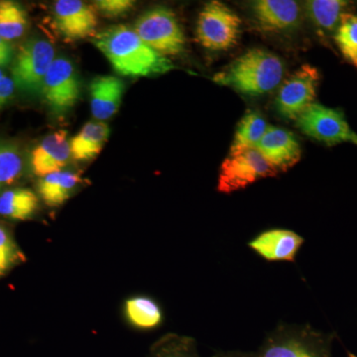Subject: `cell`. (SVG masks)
Returning <instances> with one entry per match:
<instances>
[{
  "label": "cell",
  "mask_w": 357,
  "mask_h": 357,
  "mask_svg": "<svg viewBox=\"0 0 357 357\" xmlns=\"http://www.w3.org/2000/svg\"><path fill=\"white\" fill-rule=\"evenodd\" d=\"M285 66L278 56L261 48L246 51L229 67L213 77V82L249 96L266 95L280 86Z\"/></svg>",
  "instance_id": "cell-2"
},
{
  "label": "cell",
  "mask_w": 357,
  "mask_h": 357,
  "mask_svg": "<svg viewBox=\"0 0 357 357\" xmlns=\"http://www.w3.org/2000/svg\"><path fill=\"white\" fill-rule=\"evenodd\" d=\"M54 61L55 49L50 42L42 38L28 40L14 61V84L25 93H41L45 76Z\"/></svg>",
  "instance_id": "cell-8"
},
{
  "label": "cell",
  "mask_w": 357,
  "mask_h": 357,
  "mask_svg": "<svg viewBox=\"0 0 357 357\" xmlns=\"http://www.w3.org/2000/svg\"><path fill=\"white\" fill-rule=\"evenodd\" d=\"M349 2L342 0H311L305 2L307 15L314 25L324 31H333L340 24Z\"/></svg>",
  "instance_id": "cell-21"
},
{
  "label": "cell",
  "mask_w": 357,
  "mask_h": 357,
  "mask_svg": "<svg viewBox=\"0 0 357 357\" xmlns=\"http://www.w3.org/2000/svg\"><path fill=\"white\" fill-rule=\"evenodd\" d=\"M152 357H201L191 338L169 337L154 347Z\"/></svg>",
  "instance_id": "cell-27"
},
{
  "label": "cell",
  "mask_w": 357,
  "mask_h": 357,
  "mask_svg": "<svg viewBox=\"0 0 357 357\" xmlns=\"http://www.w3.org/2000/svg\"><path fill=\"white\" fill-rule=\"evenodd\" d=\"M24 260L10 230L0 223V278Z\"/></svg>",
  "instance_id": "cell-26"
},
{
  "label": "cell",
  "mask_w": 357,
  "mask_h": 357,
  "mask_svg": "<svg viewBox=\"0 0 357 357\" xmlns=\"http://www.w3.org/2000/svg\"><path fill=\"white\" fill-rule=\"evenodd\" d=\"M124 91L126 84L117 77L98 76L91 82V110L96 121H107L119 112Z\"/></svg>",
  "instance_id": "cell-16"
},
{
  "label": "cell",
  "mask_w": 357,
  "mask_h": 357,
  "mask_svg": "<svg viewBox=\"0 0 357 357\" xmlns=\"http://www.w3.org/2000/svg\"><path fill=\"white\" fill-rule=\"evenodd\" d=\"M93 43L121 76H159L175 69L168 57L148 46L126 25L110 26L96 33Z\"/></svg>",
  "instance_id": "cell-1"
},
{
  "label": "cell",
  "mask_w": 357,
  "mask_h": 357,
  "mask_svg": "<svg viewBox=\"0 0 357 357\" xmlns=\"http://www.w3.org/2000/svg\"><path fill=\"white\" fill-rule=\"evenodd\" d=\"M4 77L3 72H2V70L0 69V79H2V77Z\"/></svg>",
  "instance_id": "cell-32"
},
{
  "label": "cell",
  "mask_w": 357,
  "mask_h": 357,
  "mask_svg": "<svg viewBox=\"0 0 357 357\" xmlns=\"http://www.w3.org/2000/svg\"><path fill=\"white\" fill-rule=\"evenodd\" d=\"M252 13L261 29L269 32L293 31L302 20L300 4L293 0H258Z\"/></svg>",
  "instance_id": "cell-14"
},
{
  "label": "cell",
  "mask_w": 357,
  "mask_h": 357,
  "mask_svg": "<svg viewBox=\"0 0 357 357\" xmlns=\"http://www.w3.org/2000/svg\"><path fill=\"white\" fill-rule=\"evenodd\" d=\"M241 20L222 2H208L199 14L196 36L199 43L211 51H227L241 38Z\"/></svg>",
  "instance_id": "cell-5"
},
{
  "label": "cell",
  "mask_w": 357,
  "mask_h": 357,
  "mask_svg": "<svg viewBox=\"0 0 357 357\" xmlns=\"http://www.w3.org/2000/svg\"><path fill=\"white\" fill-rule=\"evenodd\" d=\"M41 93L55 114H64L77 105L81 96V82L69 59H55L45 76Z\"/></svg>",
  "instance_id": "cell-10"
},
{
  "label": "cell",
  "mask_w": 357,
  "mask_h": 357,
  "mask_svg": "<svg viewBox=\"0 0 357 357\" xmlns=\"http://www.w3.org/2000/svg\"><path fill=\"white\" fill-rule=\"evenodd\" d=\"M255 148L278 173L287 172L302 157V148L294 134L276 126H268Z\"/></svg>",
  "instance_id": "cell-13"
},
{
  "label": "cell",
  "mask_w": 357,
  "mask_h": 357,
  "mask_svg": "<svg viewBox=\"0 0 357 357\" xmlns=\"http://www.w3.org/2000/svg\"><path fill=\"white\" fill-rule=\"evenodd\" d=\"M109 128L102 121H89L70 141V154L76 161L89 162L98 156L109 139Z\"/></svg>",
  "instance_id": "cell-17"
},
{
  "label": "cell",
  "mask_w": 357,
  "mask_h": 357,
  "mask_svg": "<svg viewBox=\"0 0 357 357\" xmlns=\"http://www.w3.org/2000/svg\"><path fill=\"white\" fill-rule=\"evenodd\" d=\"M304 238L293 230L272 229L260 232L248 246L268 262H295Z\"/></svg>",
  "instance_id": "cell-12"
},
{
  "label": "cell",
  "mask_w": 357,
  "mask_h": 357,
  "mask_svg": "<svg viewBox=\"0 0 357 357\" xmlns=\"http://www.w3.org/2000/svg\"><path fill=\"white\" fill-rule=\"evenodd\" d=\"M79 182V174L59 171L48 174L39 181L38 192L45 204L49 206H58L70 198Z\"/></svg>",
  "instance_id": "cell-19"
},
{
  "label": "cell",
  "mask_w": 357,
  "mask_h": 357,
  "mask_svg": "<svg viewBox=\"0 0 357 357\" xmlns=\"http://www.w3.org/2000/svg\"><path fill=\"white\" fill-rule=\"evenodd\" d=\"M15 86L13 79L10 77L4 76L0 79V109L13 98Z\"/></svg>",
  "instance_id": "cell-29"
},
{
  "label": "cell",
  "mask_w": 357,
  "mask_h": 357,
  "mask_svg": "<svg viewBox=\"0 0 357 357\" xmlns=\"http://www.w3.org/2000/svg\"><path fill=\"white\" fill-rule=\"evenodd\" d=\"M213 357H253L252 352L225 351Z\"/></svg>",
  "instance_id": "cell-31"
},
{
  "label": "cell",
  "mask_w": 357,
  "mask_h": 357,
  "mask_svg": "<svg viewBox=\"0 0 357 357\" xmlns=\"http://www.w3.org/2000/svg\"><path fill=\"white\" fill-rule=\"evenodd\" d=\"M54 21L67 41L93 37L98 27L95 6L81 0H59L54 4Z\"/></svg>",
  "instance_id": "cell-11"
},
{
  "label": "cell",
  "mask_w": 357,
  "mask_h": 357,
  "mask_svg": "<svg viewBox=\"0 0 357 357\" xmlns=\"http://www.w3.org/2000/svg\"><path fill=\"white\" fill-rule=\"evenodd\" d=\"M134 31L143 41L161 55L177 56L184 53L187 39L182 25L173 10L156 6L136 20Z\"/></svg>",
  "instance_id": "cell-4"
},
{
  "label": "cell",
  "mask_w": 357,
  "mask_h": 357,
  "mask_svg": "<svg viewBox=\"0 0 357 357\" xmlns=\"http://www.w3.org/2000/svg\"><path fill=\"white\" fill-rule=\"evenodd\" d=\"M28 28V15L23 6L11 0H0V37L6 41L20 38Z\"/></svg>",
  "instance_id": "cell-23"
},
{
  "label": "cell",
  "mask_w": 357,
  "mask_h": 357,
  "mask_svg": "<svg viewBox=\"0 0 357 357\" xmlns=\"http://www.w3.org/2000/svg\"><path fill=\"white\" fill-rule=\"evenodd\" d=\"M37 195L26 188L0 192V217L13 220H31L38 210Z\"/></svg>",
  "instance_id": "cell-18"
},
{
  "label": "cell",
  "mask_w": 357,
  "mask_h": 357,
  "mask_svg": "<svg viewBox=\"0 0 357 357\" xmlns=\"http://www.w3.org/2000/svg\"><path fill=\"white\" fill-rule=\"evenodd\" d=\"M70 141L64 130L49 134L33 149L31 166L36 175L44 176L59 172L69 163Z\"/></svg>",
  "instance_id": "cell-15"
},
{
  "label": "cell",
  "mask_w": 357,
  "mask_h": 357,
  "mask_svg": "<svg viewBox=\"0 0 357 357\" xmlns=\"http://www.w3.org/2000/svg\"><path fill=\"white\" fill-rule=\"evenodd\" d=\"M319 83V73L316 67L301 66L281 84L275 100L277 112L284 119L297 121L314 103Z\"/></svg>",
  "instance_id": "cell-9"
},
{
  "label": "cell",
  "mask_w": 357,
  "mask_h": 357,
  "mask_svg": "<svg viewBox=\"0 0 357 357\" xmlns=\"http://www.w3.org/2000/svg\"><path fill=\"white\" fill-rule=\"evenodd\" d=\"M132 0H98L95 7L102 15L109 18L121 17L132 9Z\"/></svg>",
  "instance_id": "cell-28"
},
{
  "label": "cell",
  "mask_w": 357,
  "mask_h": 357,
  "mask_svg": "<svg viewBox=\"0 0 357 357\" xmlns=\"http://www.w3.org/2000/svg\"><path fill=\"white\" fill-rule=\"evenodd\" d=\"M278 174L256 148H251L239 153L229 154L223 160L217 190L222 194H231L262 178L276 177Z\"/></svg>",
  "instance_id": "cell-6"
},
{
  "label": "cell",
  "mask_w": 357,
  "mask_h": 357,
  "mask_svg": "<svg viewBox=\"0 0 357 357\" xmlns=\"http://www.w3.org/2000/svg\"><path fill=\"white\" fill-rule=\"evenodd\" d=\"M333 335L310 325L280 324L268 333L253 357H332Z\"/></svg>",
  "instance_id": "cell-3"
},
{
  "label": "cell",
  "mask_w": 357,
  "mask_h": 357,
  "mask_svg": "<svg viewBox=\"0 0 357 357\" xmlns=\"http://www.w3.org/2000/svg\"><path fill=\"white\" fill-rule=\"evenodd\" d=\"M23 169L22 155L13 143L0 142V191L20 177Z\"/></svg>",
  "instance_id": "cell-25"
},
{
  "label": "cell",
  "mask_w": 357,
  "mask_h": 357,
  "mask_svg": "<svg viewBox=\"0 0 357 357\" xmlns=\"http://www.w3.org/2000/svg\"><path fill=\"white\" fill-rule=\"evenodd\" d=\"M268 124L261 114L248 110L237 126L236 135L229 148V154H236L255 148L266 132Z\"/></svg>",
  "instance_id": "cell-20"
},
{
  "label": "cell",
  "mask_w": 357,
  "mask_h": 357,
  "mask_svg": "<svg viewBox=\"0 0 357 357\" xmlns=\"http://www.w3.org/2000/svg\"><path fill=\"white\" fill-rule=\"evenodd\" d=\"M296 122L305 135L326 146H335L340 143L357 145V133L352 130L340 109L314 102Z\"/></svg>",
  "instance_id": "cell-7"
},
{
  "label": "cell",
  "mask_w": 357,
  "mask_h": 357,
  "mask_svg": "<svg viewBox=\"0 0 357 357\" xmlns=\"http://www.w3.org/2000/svg\"><path fill=\"white\" fill-rule=\"evenodd\" d=\"M126 312L128 321L141 330H152L163 321L161 307L151 298L135 297L129 299L126 304Z\"/></svg>",
  "instance_id": "cell-22"
},
{
  "label": "cell",
  "mask_w": 357,
  "mask_h": 357,
  "mask_svg": "<svg viewBox=\"0 0 357 357\" xmlns=\"http://www.w3.org/2000/svg\"><path fill=\"white\" fill-rule=\"evenodd\" d=\"M13 57V47L8 42L0 37V67H4L11 62Z\"/></svg>",
  "instance_id": "cell-30"
},
{
  "label": "cell",
  "mask_w": 357,
  "mask_h": 357,
  "mask_svg": "<svg viewBox=\"0 0 357 357\" xmlns=\"http://www.w3.org/2000/svg\"><path fill=\"white\" fill-rule=\"evenodd\" d=\"M335 41L345 60L357 69V16L344 13L335 34Z\"/></svg>",
  "instance_id": "cell-24"
}]
</instances>
